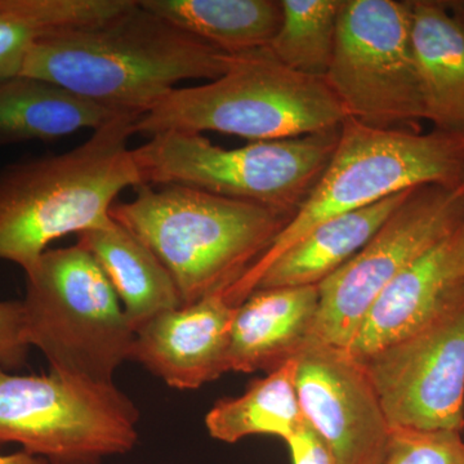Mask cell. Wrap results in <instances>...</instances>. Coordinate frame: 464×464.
I'll use <instances>...</instances> for the list:
<instances>
[{"label": "cell", "instance_id": "1", "mask_svg": "<svg viewBox=\"0 0 464 464\" xmlns=\"http://www.w3.org/2000/svg\"><path fill=\"white\" fill-rule=\"evenodd\" d=\"M234 56L132 0L108 20L36 42L21 75L50 82L111 111L140 118L182 82L216 81L230 69Z\"/></svg>", "mask_w": 464, "mask_h": 464}, {"label": "cell", "instance_id": "2", "mask_svg": "<svg viewBox=\"0 0 464 464\" xmlns=\"http://www.w3.org/2000/svg\"><path fill=\"white\" fill-rule=\"evenodd\" d=\"M137 119L115 116L69 151L0 169V259L27 273L52 241L111 221L119 194L142 185L130 148Z\"/></svg>", "mask_w": 464, "mask_h": 464}, {"label": "cell", "instance_id": "3", "mask_svg": "<svg viewBox=\"0 0 464 464\" xmlns=\"http://www.w3.org/2000/svg\"><path fill=\"white\" fill-rule=\"evenodd\" d=\"M110 216L166 266L182 306L228 288L264 257L292 216L182 185H142Z\"/></svg>", "mask_w": 464, "mask_h": 464}, {"label": "cell", "instance_id": "4", "mask_svg": "<svg viewBox=\"0 0 464 464\" xmlns=\"http://www.w3.org/2000/svg\"><path fill=\"white\" fill-rule=\"evenodd\" d=\"M463 181L464 132L380 130L347 118L334 154L306 201L264 257L226 288V295L240 306L267 268L323 222L418 186L459 188Z\"/></svg>", "mask_w": 464, "mask_h": 464}, {"label": "cell", "instance_id": "5", "mask_svg": "<svg viewBox=\"0 0 464 464\" xmlns=\"http://www.w3.org/2000/svg\"><path fill=\"white\" fill-rule=\"evenodd\" d=\"M346 111L325 79L289 69L268 48L235 54L216 81L176 88L140 116L136 134L218 132L252 142L337 130Z\"/></svg>", "mask_w": 464, "mask_h": 464}, {"label": "cell", "instance_id": "6", "mask_svg": "<svg viewBox=\"0 0 464 464\" xmlns=\"http://www.w3.org/2000/svg\"><path fill=\"white\" fill-rule=\"evenodd\" d=\"M26 275L23 299L30 347L51 372L114 383L136 332L108 276L81 244L48 249Z\"/></svg>", "mask_w": 464, "mask_h": 464}, {"label": "cell", "instance_id": "7", "mask_svg": "<svg viewBox=\"0 0 464 464\" xmlns=\"http://www.w3.org/2000/svg\"><path fill=\"white\" fill-rule=\"evenodd\" d=\"M341 127L241 148L215 145L201 133L163 132L133 149L148 185L188 188L273 208L295 216L337 148Z\"/></svg>", "mask_w": 464, "mask_h": 464}, {"label": "cell", "instance_id": "8", "mask_svg": "<svg viewBox=\"0 0 464 464\" xmlns=\"http://www.w3.org/2000/svg\"><path fill=\"white\" fill-rule=\"evenodd\" d=\"M139 408L115 383L0 368V445L48 464H102L139 441Z\"/></svg>", "mask_w": 464, "mask_h": 464}, {"label": "cell", "instance_id": "9", "mask_svg": "<svg viewBox=\"0 0 464 464\" xmlns=\"http://www.w3.org/2000/svg\"><path fill=\"white\" fill-rule=\"evenodd\" d=\"M326 84L347 118L380 130L426 121L411 43V0H344Z\"/></svg>", "mask_w": 464, "mask_h": 464}, {"label": "cell", "instance_id": "10", "mask_svg": "<svg viewBox=\"0 0 464 464\" xmlns=\"http://www.w3.org/2000/svg\"><path fill=\"white\" fill-rule=\"evenodd\" d=\"M463 225L462 186L411 188L364 248L317 285L319 308L308 343L347 350L384 288Z\"/></svg>", "mask_w": 464, "mask_h": 464}, {"label": "cell", "instance_id": "11", "mask_svg": "<svg viewBox=\"0 0 464 464\" xmlns=\"http://www.w3.org/2000/svg\"><path fill=\"white\" fill-rule=\"evenodd\" d=\"M359 362L391 427L463 435L464 304Z\"/></svg>", "mask_w": 464, "mask_h": 464}, {"label": "cell", "instance_id": "12", "mask_svg": "<svg viewBox=\"0 0 464 464\" xmlns=\"http://www.w3.org/2000/svg\"><path fill=\"white\" fill-rule=\"evenodd\" d=\"M295 390L308 426L335 464H375L390 423L364 369L346 350L308 343L295 357Z\"/></svg>", "mask_w": 464, "mask_h": 464}, {"label": "cell", "instance_id": "13", "mask_svg": "<svg viewBox=\"0 0 464 464\" xmlns=\"http://www.w3.org/2000/svg\"><path fill=\"white\" fill-rule=\"evenodd\" d=\"M463 304L464 225L384 288L348 344V355L362 362L426 331Z\"/></svg>", "mask_w": 464, "mask_h": 464}, {"label": "cell", "instance_id": "14", "mask_svg": "<svg viewBox=\"0 0 464 464\" xmlns=\"http://www.w3.org/2000/svg\"><path fill=\"white\" fill-rule=\"evenodd\" d=\"M224 289L155 316L136 332L130 360L176 390H198L228 373L237 315Z\"/></svg>", "mask_w": 464, "mask_h": 464}, {"label": "cell", "instance_id": "15", "mask_svg": "<svg viewBox=\"0 0 464 464\" xmlns=\"http://www.w3.org/2000/svg\"><path fill=\"white\" fill-rule=\"evenodd\" d=\"M319 308V286L256 289L232 323L228 371L270 372L307 346Z\"/></svg>", "mask_w": 464, "mask_h": 464}, {"label": "cell", "instance_id": "16", "mask_svg": "<svg viewBox=\"0 0 464 464\" xmlns=\"http://www.w3.org/2000/svg\"><path fill=\"white\" fill-rule=\"evenodd\" d=\"M411 43L426 121L464 132V2L411 0Z\"/></svg>", "mask_w": 464, "mask_h": 464}, {"label": "cell", "instance_id": "17", "mask_svg": "<svg viewBox=\"0 0 464 464\" xmlns=\"http://www.w3.org/2000/svg\"><path fill=\"white\" fill-rule=\"evenodd\" d=\"M108 276L134 332L155 316L182 306L166 266L123 226L111 221L76 235Z\"/></svg>", "mask_w": 464, "mask_h": 464}, {"label": "cell", "instance_id": "18", "mask_svg": "<svg viewBox=\"0 0 464 464\" xmlns=\"http://www.w3.org/2000/svg\"><path fill=\"white\" fill-rule=\"evenodd\" d=\"M118 115L42 79L17 75L0 81V148L57 141L99 130Z\"/></svg>", "mask_w": 464, "mask_h": 464}, {"label": "cell", "instance_id": "19", "mask_svg": "<svg viewBox=\"0 0 464 464\" xmlns=\"http://www.w3.org/2000/svg\"><path fill=\"white\" fill-rule=\"evenodd\" d=\"M411 190L323 222L280 256L256 289L319 285L364 248Z\"/></svg>", "mask_w": 464, "mask_h": 464}, {"label": "cell", "instance_id": "20", "mask_svg": "<svg viewBox=\"0 0 464 464\" xmlns=\"http://www.w3.org/2000/svg\"><path fill=\"white\" fill-rule=\"evenodd\" d=\"M182 32L228 54L267 47L282 23L280 0H140Z\"/></svg>", "mask_w": 464, "mask_h": 464}, {"label": "cell", "instance_id": "21", "mask_svg": "<svg viewBox=\"0 0 464 464\" xmlns=\"http://www.w3.org/2000/svg\"><path fill=\"white\" fill-rule=\"evenodd\" d=\"M304 424L295 390V359L253 382L243 395L218 400L206 415L208 433L227 444L256 435L286 441Z\"/></svg>", "mask_w": 464, "mask_h": 464}, {"label": "cell", "instance_id": "22", "mask_svg": "<svg viewBox=\"0 0 464 464\" xmlns=\"http://www.w3.org/2000/svg\"><path fill=\"white\" fill-rule=\"evenodd\" d=\"M130 0H0V81L21 75L34 44L115 16Z\"/></svg>", "mask_w": 464, "mask_h": 464}, {"label": "cell", "instance_id": "23", "mask_svg": "<svg viewBox=\"0 0 464 464\" xmlns=\"http://www.w3.org/2000/svg\"><path fill=\"white\" fill-rule=\"evenodd\" d=\"M282 23L267 45L283 65L325 78L334 53L344 0H280Z\"/></svg>", "mask_w": 464, "mask_h": 464}, {"label": "cell", "instance_id": "24", "mask_svg": "<svg viewBox=\"0 0 464 464\" xmlns=\"http://www.w3.org/2000/svg\"><path fill=\"white\" fill-rule=\"evenodd\" d=\"M464 438L454 431H417L392 427L375 464H462Z\"/></svg>", "mask_w": 464, "mask_h": 464}, {"label": "cell", "instance_id": "25", "mask_svg": "<svg viewBox=\"0 0 464 464\" xmlns=\"http://www.w3.org/2000/svg\"><path fill=\"white\" fill-rule=\"evenodd\" d=\"M30 348L23 301L0 302V368L8 371L23 366Z\"/></svg>", "mask_w": 464, "mask_h": 464}, {"label": "cell", "instance_id": "26", "mask_svg": "<svg viewBox=\"0 0 464 464\" xmlns=\"http://www.w3.org/2000/svg\"><path fill=\"white\" fill-rule=\"evenodd\" d=\"M285 444L288 445L293 464H335L325 442L307 422Z\"/></svg>", "mask_w": 464, "mask_h": 464}, {"label": "cell", "instance_id": "27", "mask_svg": "<svg viewBox=\"0 0 464 464\" xmlns=\"http://www.w3.org/2000/svg\"><path fill=\"white\" fill-rule=\"evenodd\" d=\"M0 464H48L39 457H34L26 451L21 450L17 453L2 456L0 454Z\"/></svg>", "mask_w": 464, "mask_h": 464}, {"label": "cell", "instance_id": "28", "mask_svg": "<svg viewBox=\"0 0 464 464\" xmlns=\"http://www.w3.org/2000/svg\"><path fill=\"white\" fill-rule=\"evenodd\" d=\"M462 188H463V191H464V181H463V183H462Z\"/></svg>", "mask_w": 464, "mask_h": 464}, {"label": "cell", "instance_id": "29", "mask_svg": "<svg viewBox=\"0 0 464 464\" xmlns=\"http://www.w3.org/2000/svg\"><path fill=\"white\" fill-rule=\"evenodd\" d=\"M462 464H464V457H463V462H462Z\"/></svg>", "mask_w": 464, "mask_h": 464}, {"label": "cell", "instance_id": "30", "mask_svg": "<svg viewBox=\"0 0 464 464\" xmlns=\"http://www.w3.org/2000/svg\"><path fill=\"white\" fill-rule=\"evenodd\" d=\"M463 438H464V430H463Z\"/></svg>", "mask_w": 464, "mask_h": 464}]
</instances>
